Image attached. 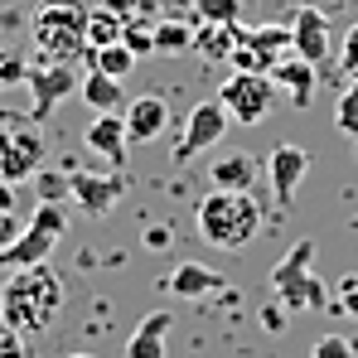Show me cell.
<instances>
[{"label": "cell", "instance_id": "cell-13", "mask_svg": "<svg viewBox=\"0 0 358 358\" xmlns=\"http://www.w3.org/2000/svg\"><path fill=\"white\" fill-rule=\"evenodd\" d=\"M121 117H126L131 145H145V141H155V136L170 126V107H165V97H131V102L121 107Z\"/></svg>", "mask_w": 358, "mask_h": 358}, {"label": "cell", "instance_id": "cell-7", "mask_svg": "<svg viewBox=\"0 0 358 358\" xmlns=\"http://www.w3.org/2000/svg\"><path fill=\"white\" fill-rule=\"evenodd\" d=\"M228 107L213 97V102H199L189 121H184V136H179L175 145V160H194V155H203V150H213V145H223V136H228Z\"/></svg>", "mask_w": 358, "mask_h": 358}, {"label": "cell", "instance_id": "cell-37", "mask_svg": "<svg viewBox=\"0 0 358 358\" xmlns=\"http://www.w3.org/2000/svg\"><path fill=\"white\" fill-rule=\"evenodd\" d=\"M170 238H175V233H170V223H155V228L145 233V247H155V252H165V247H170Z\"/></svg>", "mask_w": 358, "mask_h": 358}, {"label": "cell", "instance_id": "cell-5", "mask_svg": "<svg viewBox=\"0 0 358 358\" xmlns=\"http://www.w3.org/2000/svg\"><path fill=\"white\" fill-rule=\"evenodd\" d=\"M218 102L228 107V117L238 121V126H262V121L271 117L276 83H271L266 73H247V68H238L233 78H223V87H218Z\"/></svg>", "mask_w": 358, "mask_h": 358}, {"label": "cell", "instance_id": "cell-20", "mask_svg": "<svg viewBox=\"0 0 358 358\" xmlns=\"http://www.w3.org/2000/svg\"><path fill=\"white\" fill-rule=\"evenodd\" d=\"M34 170H39V165H34L29 150L20 145L10 112H0V179H5V184H20V179H29Z\"/></svg>", "mask_w": 358, "mask_h": 358}, {"label": "cell", "instance_id": "cell-24", "mask_svg": "<svg viewBox=\"0 0 358 358\" xmlns=\"http://www.w3.org/2000/svg\"><path fill=\"white\" fill-rule=\"evenodd\" d=\"M34 194H39V203H63V199H73V189H68V170H34Z\"/></svg>", "mask_w": 358, "mask_h": 358}, {"label": "cell", "instance_id": "cell-32", "mask_svg": "<svg viewBox=\"0 0 358 358\" xmlns=\"http://www.w3.org/2000/svg\"><path fill=\"white\" fill-rule=\"evenodd\" d=\"M24 73H29V63L15 59V54H0V83L10 87V83H24Z\"/></svg>", "mask_w": 358, "mask_h": 358}, {"label": "cell", "instance_id": "cell-25", "mask_svg": "<svg viewBox=\"0 0 358 358\" xmlns=\"http://www.w3.org/2000/svg\"><path fill=\"white\" fill-rule=\"evenodd\" d=\"M334 126L358 141V78H349V87H344L339 102H334Z\"/></svg>", "mask_w": 358, "mask_h": 358}, {"label": "cell", "instance_id": "cell-3", "mask_svg": "<svg viewBox=\"0 0 358 358\" xmlns=\"http://www.w3.org/2000/svg\"><path fill=\"white\" fill-rule=\"evenodd\" d=\"M34 29V59L78 63L87 54V5L83 0H49L29 20Z\"/></svg>", "mask_w": 358, "mask_h": 358}, {"label": "cell", "instance_id": "cell-36", "mask_svg": "<svg viewBox=\"0 0 358 358\" xmlns=\"http://www.w3.org/2000/svg\"><path fill=\"white\" fill-rule=\"evenodd\" d=\"M24 233V223H20V213H0V247H10V242Z\"/></svg>", "mask_w": 358, "mask_h": 358}, {"label": "cell", "instance_id": "cell-12", "mask_svg": "<svg viewBox=\"0 0 358 358\" xmlns=\"http://www.w3.org/2000/svg\"><path fill=\"white\" fill-rule=\"evenodd\" d=\"M83 141H87V150H97L102 160H112V170L126 165L131 136H126V117H121V112H97V121L83 131Z\"/></svg>", "mask_w": 358, "mask_h": 358}, {"label": "cell", "instance_id": "cell-40", "mask_svg": "<svg viewBox=\"0 0 358 358\" xmlns=\"http://www.w3.org/2000/svg\"><path fill=\"white\" fill-rule=\"evenodd\" d=\"M310 5H320V10H329V5H349V0H310Z\"/></svg>", "mask_w": 358, "mask_h": 358}, {"label": "cell", "instance_id": "cell-4", "mask_svg": "<svg viewBox=\"0 0 358 358\" xmlns=\"http://www.w3.org/2000/svg\"><path fill=\"white\" fill-rule=\"evenodd\" d=\"M271 291L276 300L286 305V310H334V300H329V286L315 276V242L300 238L276 266H271Z\"/></svg>", "mask_w": 358, "mask_h": 358}, {"label": "cell", "instance_id": "cell-43", "mask_svg": "<svg viewBox=\"0 0 358 358\" xmlns=\"http://www.w3.org/2000/svg\"><path fill=\"white\" fill-rule=\"evenodd\" d=\"M354 155H358V150H354Z\"/></svg>", "mask_w": 358, "mask_h": 358}, {"label": "cell", "instance_id": "cell-30", "mask_svg": "<svg viewBox=\"0 0 358 358\" xmlns=\"http://www.w3.org/2000/svg\"><path fill=\"white\" fill-rule=\"evenodd\" d=\"M334 310L358 320V271H349V276L339 281V291H334Z\"/></svg>", "mask_w": 358, "mask_h": 358}, {"label": "cell", "instance_id": "cell-6", "mask_svg": "<svg viewBox=\"0 0 358 358\" xmlns=\"http://www.w3.org/2000/svg\"><path fill=\"white\" fill-rule=\"evenodd\" d=\"M78 73H73V63H44L34 59L29 63V73H24V87H29V97H34V121H49L54 117V107H59L68 92H78Z\"/></svg>", "mask_w": 358, "mask_h": 358}, {"label": "cell", "instance_id": "cell-18", "mask_svg": "<svg viewBox=\"0 0 358 358\" xmlns=\"http://www.w3.org/2000/svg\"><path fill=\"white\" fill-rule=\"evenodd\" d=\"M257 175H262V165H257L252 150H223V155L213 160V170H208L213 189H252Z\"/></svg>", "mask_w": 358, "mask_h": 358}, {"label": "cell", "instance_id": "cell-33", "mask_svg": "<svg viewBox=\"0 0 358 358\" xmlns=\"http://www.w3.org/2000/svg\"><path fill=\"white\" fill-rule=\"evenodd\" d=\"M339 63H344V73L349 78H358V24L344 34V49H339Z\"/></svg>", "mask_w": 358, "mask_h": 358}, {"label": "cell", "instance_id": "cell-38", "mask_svg": "<svg viewBox=\"0 0 358 358\" xmlns=\"http://www.w3.org/2000/svg\"><path fill=\"white\" fill-rule=\"evenodd\" d=\"M15 208H20V189L0 179V213H15Z\"/></svg>", "mask_w": 358, "mask_h": 358}, {"label": "cell", "instance_id": "cell-22", "mask_svg": "<svg viewBox=\"0 0 358 358\" xmlns=\"http://www.w3.org/2000/svg\"><path fill=\"white\" fill-rule=\"evenodd\" d=\"M121 29H126V20L112 15L107 5H97V10H87V49H102V44H117Z\"/></svg>", "mask_w": 358, "mask_h": 358}, {"label": "cell", "instance_id": "cell-1", "mask_svg": "<svg viewBox=\"0 0 358 358\" xmlns=\"http://www.w3.org/2000/svg\"><path fill=\"white\" fill-rule=\"evenodd\" d=\"M59 310H63V276L49 262L20 266V271L5 281V291H0V320H10L24 339L44 334V329L59 320Z\"/></svg>", "mask_w": 358, "mask_h": 358}, {"label": "cell", "instance_id": "cell-29", "mask_svg": "<svg viewBox=\"0 0 358 358\" xmlns=\"http://www.w3.org/2000/svg\"><path fill=\"white\" fill-rule=\"evenodd\" d=\"M0 358H29V339L10 320H0Z\"/></svg>", "mask_w": 358, "mask_h": 358}, {"label": "cell", "instance_id": "cell-10", "mask_svg": "<svg viewBox=\"0 0 358 358\" xmlns=\"http://www.w3.org/2000/svg\"><path fill=\"white\" fill-rule=\"evenodd\" d=\"M68 189H73V199L92 213V218H107L112 208L121 203V194H126V179L117 175H87V170H68Z\"/></svg>", "mask_w": 358, "mask_h": 358}, {"label": "cell", "instance_id": "cell-2", "mask_svg": "<svg viewBox=\"0 0 358 358\" xmlns=\"http://www.w3.org/2000/svg\"><path fill=\"white\" fill-rule=\"evenodd\" d=\"M262 233V203L252 189H213L199 203V238L218 252H242Z\"/></svg>", "mask_w": 358, "mask_h": 358}, {"label": "cell", "instance_id": "cell-35", "mask_svg": "<svg viewBox=\"0 0 358 358\" xmlns=\"http://www.w3.org/2000/svg\"><path fill=\"white\" fill-rule=\"evenodd\" d=\"M262 324H266L271 334H281V329H286V305H281V300H276V305H262Z\"/></svg>", "mask_w": 358, "mask_h": 358}, {"label": "cell", "instance_id": "cell-26", "mask_svg": "<svg viewBox=\"0 0 358 358\" xmlns=\"http://www.w3.org/2000/svg\"><path fill=\"white\" fill-rule=\"evenodd\" d=\"M121 44L141 59V54H155V24H145L141 15H131L126 20V29H121Z\"/></svg>", "mask_w": 358, "mask_h": 358}, {"label": "cell", "instance_id": "cell-14", "mask_svg": "<svg viewBox=\"0 0 358 358\" xmlns=\"http://www.w3.org/2000/svg\"><path fill=\"white\" fill-rule=\"evenodd\" d=\"M170 329H175V315H170V310H150V315L131 329V339H126V358H165V339H170Z\"/></svg>", "mask_w": 358, "mask_h": 358}, {"label": "cell", "instance_id": "cell-39", "mask_svg": "<svg viewBox=\"0 0 358 358\" xmlns=\"http://www.w3.org/2000/svg\"><path fill=\"white\" fill-rule=\"evenodd\" d=\"M194 5L199 0H155V10H165V15H194Z\"/></svg>", "mask_w": 358, "mask_h": 358}, {"label": "cell", "instance_id": "cell-21", "mask_svg": "<svg viewBox=\"0 0 358 358\" xmlns=\"http://www.w3.org/2000/svg\"><path fill=\"white\" fill-rule=\"evenodd\" d=\"M189 49H194V24H184V15L155 24V54H189Z\"/></svg>", "mask_w": 358, "mask_h": 358}, {"label": "cell", "instance_id": "cell-41", "mask_svg": "<svg viewBox=\"0 0 358 358\" xmlns=\"http://www.w3.org/2000/svg\"><path fill=\"white\" fill-rule=\"evenodd\" d=\"M73 358H92V354H73Z\"/></svg>", "mask_w": 358, "mask_h": 358}, {"label": "cell", "instance_id": "cell-34", "mask_svg": "<svg viewBox=\"0 0 358 358\" xmlns=\"http://www.w3.org/2000/svg\"><path fill=\"white\" fill-rule=\"evenodd\" d=\"M112 15H121V20H131V15H145V10H155V0H102Z\"/></svg>", "mask_w": 358, "mask_h": 358}, {"label": "cell", "instance_id": "cell-27", "mask_svg": "<svg viewBox=\"0 0 358 358\" xmlns=\"http://www.w3.org/2000/svg\"><path fill=\"white\" fill-rule=\"evenodd\" d=\"M242 15V0H199L194 5V20L199 24H233Z\"/></svg>", "mask_w": 358, "mask_h": 358}, {"label": "cell", "instance_id": "cell-28", "mask_svg": "<svg viewBox=\"0 0 358 358\" xmlns=\"http://www.w3.org/2000/svg\"><path fill=\"white\" fill-rule=\"evenodd\" d=\"M29 228H44V233L63 238V228H68V213H63V203H39V208H34V218H29Z\"/></svg>", "mask_w": 358, "mask_h": 358}, {"label": "cell", "instance_id": "cell-9", "mask_svg": "<svg viewBox=\"0 0 358 358\" xmlns=\"http://www.w3.org/2000/svg\"><path fill=\"white\" fill-rule=\"evenodd\" d=\"M329 15L320 10V5H300L296 20H291V54H300L305 63H324L329 59Z\"/></svg>", "mask_w": 358, "mask_h": 358}, {"label": "cell", "instance_id": "cell-15", "mask_svg": "<svg viewBox=\"0 0 358 358\" xmlns=\"http://www.w3.org/2000/svg\"><path fill=\"white\" fill-rule=\"evenodd\" d=\"M59 247L54 233H44V228H29L24 223V233L10 242V247H0V266H10V271H20V266H39V262H49V252Z\"/></svg>", "mask_w": 358, "mask_h": 358}, {"label": "cell", "instance_id": "cell-11", "mask_svg": "<svg viewBox=\"0 0 358 358\" xmlns=\"http://www.w3.org/2000/svg\"><path fill=\"white\" fill-rule=\"evenodd\" d=\"M228 291L223 271L203 266V262H179L175 271L165 276V296H179V300H199V296H218Z\"/></svg>", "mask_w": 358, "mask_h": 358}, {"label": "cell", "instance_id": "cell-16", "mask_svg": "<svg viewBox=\"0 0 358 358\" xmlns=\"http://www.w3.org/2000/svg\"><path fill=\"white\" fill-rule=\"evenodd\" d=\"M266 78H271L276 87H286V92H291V102L305 112V107H310V97H315V78H320V73H315V63H305L300 54H286V59L276 63Z\"/></svg>", "mask_w": 358, "mask_h": 358}, {"label": "cell", "instance_id": "cell-31", "mask_svg": "<svg viewBox=\"0 0 358 358\" xmlns=\"http://www.w3.org/2000/svg\"><path fill=\"white\" fill-rule=\"evenodd\" d=\"M310 358H354V339L324 334V339H315V349H310Z\"/></svg>", "mask_w": 358, "mask_h": 358}, {"label": "cell", "instance_id": "cell-8", "mask_svg": "<svg viewBox=\"0 0 358 358\" xmlns=\"http://www.w3.org/2000/svg\"><path fill=\"white\" fill-rule=\"evenodd\" d=\"M310 175V150L296 145V141H281L266 160V179H271V194H276V213H286L296 203V189L300 179Z\"/></svg>", "mask_w": 358, "mask_h": 358}, {"label": "cell", "instance_id": "cell-17", "mask_svg": "<svg viewBox=\"0 0 358 358\" xmlns=\"http://www.w3.org/2000/svg\"><path fill=\"white\" fill-rule=\"evenodd\" d=\"M242 39V20L233 24H194V54L203 63H228Z\"/></svg>", "mask_w": 358, "mask_h": 358}, {"label": "cell", "instance_id": "cell-42", "mask_svg": "<svg viewBox=\"0 0 358 358\" xmlns=\"http://www.w3.org/2000/svg\"><path fill=\"white\" fill-rule=\"evenodd\" d=\"M354 228H358V213H354Z\"/></svg>", "mask_w": 358, "mask_h": 358}, {"label": "cell", "instance_id": "cell-19", "mask_svg": "<svg viewBox=\"0 0 358 358\" xmlns=\"http://www.w3.org/2000/svg\"><path fill=\"white\" fill-rule=\"evenodd\" d=\"M78 97H83L92 112H121V107H126V87H121V78L102 73V68H87V73H83Z\"/></svg>", "mask_w": 358, "mask_h": 358}, {"label": "cell", "instance_id": "cell-23", "mask_svg": "<svg viewBox=\"0 0 358 358\" xmlns=\"http://www.w3.org/2000/svg\"><path fill=\"white\" fill-rule=\"evenodd\" d=\"M87 68H102V73H112V78H126L131 68H136V54L126 49V44H102V49H87Z\"/></svg>", "mask_w": 358, "mask_h": 358}]
</instances>
